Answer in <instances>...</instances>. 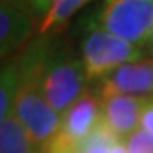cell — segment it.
Wrapping results in <instances>:
<instances>
[{
  "label": "cell",
  "instance_id": "1",
  "mask_svg": "<svg viewBox=\"0 0 153 153\" xmlns=\"http://www.w3.org/2000/svg\"><path fill=\"white\" fill-rule=\"evenodd\" d=\"M48 36V48L39 70V85L51 107L65 114L85 94L87 73L82 58L73 55L68 44L56 43L51 34Z\"/></svg>",
  "mask_w": 153,
  "mask_h": 153
},
{
  "label": "cell",
  "instance_id": "2",
  "mask_svg": "<svg viewBox=\"0 0 153 153\" xmlns=\"http://www.w3.org/2000/svg\"><path fill=\"white\" fill-rule=\"evenodd\" d=\"M141 48L104 29H92L82 41V61L87 80H104L121 66L141 61Z\"/></svg>",
  "mask_w": 153,
  "mask_h": 153
},
{
  "label": "cell",
  "instance_id": "3",
  "mask_svg": "<svg viewBox=\"0 0 153 153\" xmlns=\"http://www.w3.org/2000/svg\"><path fill=\"white\" fill-rule=\"evenodd\" d=\"M99 26L128 43L145 46L153 26V0H104Z\"/></svg>",
  "mask_w": 153,
  "mask_h": 153
},
{
  "label": "cell",
  "instance_id": "4",
  "mask_svg": "<svg viewBox=\"0 0 153 153\" xmlns=\"http://www.w3.org/2000/svg\"><path fill=\"white\" fill-rule=\"evenodd\" d=\"M34 5L31 0H2L0 53L2 58L21 48L34 33Z\"/></svg>",
  "mask_w": 153,
  "mask_h": 153
},
{
  "label": "cell",
  "instance_id": "5",
  "mask_svg": "<svg viewBox=\"0 0 153 153\" xmlns=\"http://www.w3.org/2000/svg\"><path fill=\"white\" fill-rule=\"evenodd\" d=\"M100 102H102V121L119 141L140 129L143 107L148 102L146 97L116 94L100 99Z\"/></svg>",
  "mask_w": 153,
  "mask_h": 153
},
{
  "label": "cell",
  "instance_id": "6",
  "mask_svg": "<svg viewBox=\"0 0 153 153\" xmlns=\"http://www.w3.org/2000/svg\"><path fill=\"white\" fill-rule=\"evenodd\" d=\"M116 94L136 97L153 94V58L128 63L100 82L99 99Z\"/></svg>",
  "mask_w": 153,
  "mask_h": 153
},
{
  "label": "cell",
  "instance_id": "7",
  "mask_svg": "<svg viewBox=\"0 0 153 153\" xmlns=\"http://www.w3.org/2000/svg\"><path fill=\"white\" fill-rule=\"evenodd\" d=\"M36 148L14 112L0 121V153H36Z\"/></svg>",
  "mask_w": 153,
  "mask_h": 153
},
{
  "label": "cell",
  "instance_id": "8",
  "mask_svg": "<svg viewBox=\"0 0 153 153\" xmlns=\"http://www.w3.org/2000/svg\"><path fill=\"white\" fill-rule=\"evenodd\" d=\"M88 2H92V0H53L49 10L43 16V21L38 26L39 36L60 33L66 26V22L82 7L87 5Z\"/></svg>",
  "mask_w": 153,
  "mask_h": 153
},
{
  "label": "cell",
  "instance_id": "9",
  "mask_svg": "<svg viewBox=\"0 0 153 153\" xmlns=\"http://www.w3.org/2000/svg\"><path fill=\"white\" fill-rule=\"evenodd\" d=\"M0 121L5 119L14 112L17 94L22 83V70L19 58L10 60L2 66V78H0Z\"/></svg>",
  "mask_w": 153,
  "mask_h": 153
},
{
  "label": "cell",
  "instance_id": "10",
  "mask_svg": "<svg viewBox=\"0 0 153 153\" xmlns=\"http://www.w3.org/2000/svg\"><path fill=\"white\" fill-rule=\"evenodd\" d=\"M119 141L112 133L107 129V126L102 124L94 131V134L88 138V141L83 146V153H111L112 146Z\"/></svg>",
  "mask_w": 153,
  "mask_h": 153
},
{
  "label": "cell",
  "instance_id": "11",
  "mask_svg": "<svg viewBox=\"0 0 153 153\" xmlns=\"http://www.w3.org/2000/svg\"><path fill=\"white\" fill-rule=\"evenodd\" d=\"M124 145L129 153H153V134L140 128L126 138Z\"/></svg>",
  "mask_w": 153,
  "mask_h": 153
},
{
  "label": "cell",
  "instance_id": "12",
  "mask_svg": "<svg viewBox=\"0 0 153 153\" xmlns=\"http://www.w3.org/2000/svg\"><path fill=\"white\" fill-rule=\"evenodd\" d=\"M140 128L153 134V100H148L146 105L143 107V112H141V123H140Z\"/></svg>",
  "mask_w": 153,
  "mask_h": 153
},
{
  "label": "cell",
  "instance_id": "13",
  "mask_svg": "<svg viewBox=\"0 0 153 153\" xmlns=\"http://www.w3.org/2000/svg\"><path fill=\"white\" fill-rule=\"evenodd\" d=\"M31 2H33L34 9L38 12H43V14H46L49 10L51 4H53V0H31Z\"/></svg>",
  "mask_w": 153,
  "mask_h": 153
},
{
  "label": "cell",
  "instance_id": "14",
  "mask_svg": "<svg viewBox=\"0 0 153 153\" xmlns=\"http://www.w3.org/2000/svg\"><path fill=\"white\" fill-rule=\"evenodd\" d=\"M111 153H129V152H128V148H126L124 143H123V141H117L114 146H112Z\"/></svg>",
  "mask_w": 153,
  "mask_h": 153
},
{
  "label": "cell",
  "instance_id": "15",
  "mask_svg": "<svg viewBox=\"0 0 153 153\" xmlns=\"http://www.w3.org/2000/svg\"><path fill=\"white\" fill-rule=\"evenodd\" d=\"M146 46H148V48H150V49L153 51V26H152V33H150V38H148Z\"/></svg>",
  "mask_w": 153,
  "mask_h": 153
}]
</instances>
